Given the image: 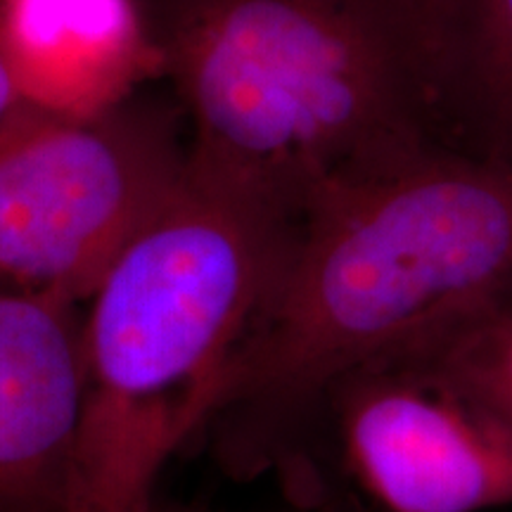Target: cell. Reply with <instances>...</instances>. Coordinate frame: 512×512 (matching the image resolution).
I'll list each match as a JSON object with an SVG mask.
<instances>
[{
	"instance_id": "1",
	"label": "cell",
	"mask_w": 512,
	"mask_h": 512,
	"mask_svg": "<svg viewBox=\"0 0 512 512\" xmlns=\"http://www.w3.org/2000/svg\"><path fill=\"white\" fill-rule=\"evenodd\" d=\"M510 278V169L432 147L328 185L202 434L233 475H287L332 384L418 347Z\"/></svg>"
},
{
	"instance_id": "2",
	"label": "cell",
	"mask_w": 512,
	"mask_h": 512,
	"mask_svg": "<svg viewBox=\"0 0 512 512\" xmlns=\"http://www.w3.org/2000/svg\"><path fill=\"white\" fill-rule=\"evenodd\" d=\"M299 214L190 159L83 304V418L69 512H147L204 432L292 252Z\"/></svg>"
},
{
	"instance_id": "3",
	"label": "cell",
	"mask_w": 512,
	"mask_h": 512,
	"mask_svg": "<svg viewBox=\"0 0 512 512\" xmlns=\"http://www.w3.org/2000/svg\"><path fill=\"white\" fill-rule=\"evenodd\" d=\"M192 157L299 214L441 147L408 0H140Z\"/></svg>"
},
{
	"instance_id": "4",
	"label": "cell",
	"mask_w": 512,
	"mask_h": 512,
	"mask_svg": "<svg viewBox=\"0 0 512 512\" xmlns=\"http://www.w3.org/2000/svg\"><path fill=\"white\" fill-rule=\"evenodd\" d=\"M190 159L164 79L95 110L19 102L0 124V290L86 304Z\"/></svg>"
},
{
	"instance_id": "5",
	"label": "cell",
	"mask_w": 512,
	"mask_h": 512,
	"mask_svg": "<svg viewBox=\"0 0 512 512\" xmlns=\"http://www.w3.org/2000/svg\"><path fill=\"white\" fill-rule=\"evenodd\" d=\"M320 456L380 512H482L512 505V425L430 370L370 363L332 384L294 489Z\"/></svg>"
},
{
	"instance_id": "6",
	"label": "cell",
	"mask_w": 512,
	"mask_h": 512,
	"mask_svg": "<svg viewBox=\"0 0 512 512\" xmlns=\"http://www.w3.org/2000/svg\"><path fill=\"white\" fill-rule=\"evenodd\" d=\"M83 304L0 290V512H69Z\"/></svg>"
},
{
	"instance_id": "7",
	"label": "cell",
	"mask_w": 512,
	"mask_h": 512,
	"mask_svg": "<svg viewBox=\"0 0 512 512\" xmlns=\"http://www.w3.org/2000/svg\"><path fill=\"white\" fill-rule=\"evenodd\" d=\"M0 46L24 100L95 110L159 79L140 0H0Z\"/></svg>"
},
{
	"instance_id": "8",
	"label": "cell",
	"mask_w": 512,
	"mask_h": 512,
	"mask_svg": "<svg viewBox=\"0 0 512 512\" xmlns=\"http://www.w3.org/2000/svg\"><path fill=\"white\" fill-rule=\"evenodd\" d=\"M434 138L512 171V0H408Z\"/></svg>"
},
{
	"instance_id": "9",
	"label": "cell",
	"mask_w": 512,
	"mask_h": 512,
	"mask_svg": "<svg viewBox=\"0 0 512 512\" xmlns=\"http://www.w3.org/2000/svg\"><path fill=\"white\" fill-rule=\"evenodd\" d=\"M384 361L430 370L512 425V278L448 328Z\"/></svg>"
},
{
	"instance_id": "10",
	"label": "cell",
	"mask_w": 512,
	"mask_h": 512,
	"mask_svg": "<svg viewBox=\"0 0 512 512\" xmlns=\"http://www.w3.org/2000/svg\"><path fill=\"white\" fill-rule=\"evenodd\" d=\"M19 102H24L22 88H19V81L8 55H5L3 46H0V124L17 110Z\"/></svg>"
},
{
	"instance_id": "11",
	"label": "cell",
	"mask_w": 512,
	"mask_h": 512,
	"mask_svg": "<svg viewBox=\"0 0 512 512\" xmlns=\"http://www.w3.org/2000/svg\"><path fill=\"white\" fill-rule=\"evenodd\" d=\"M147 512H219L211 508H202V505H190V503H178V501H164L162 496L150 505Z\"/></svg>"
}]
</instances>
